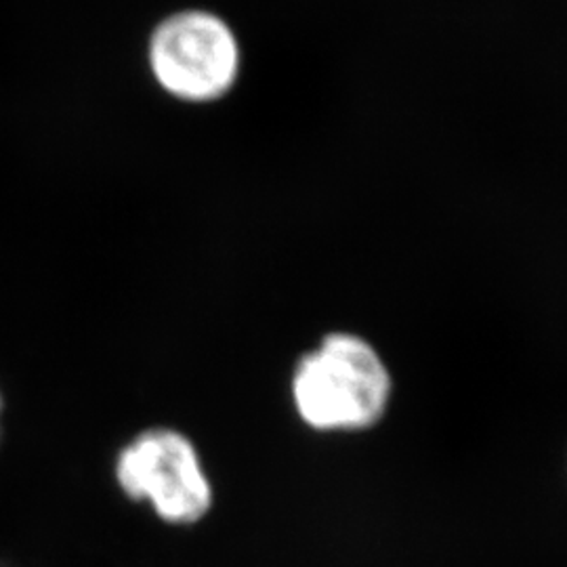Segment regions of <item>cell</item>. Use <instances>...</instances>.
<instances>
[{
    "label": "cell",
    "instance_id": "obj_1",
    "mask_svg": "<svg viewBox=\"0 0 567 567\" xmlns=\"http://www.w3.org/2000/svg\"><path fill=\"white\" fill-rule=\"evenodd\" d=\"M391 393L389 370L372 344L353 334H330L301 358L292 374V400L316 431H358L374 425Z\"/></svg>",
    "mask_w": 567,
    "mask_h": 567
},
{
    "label": "cell",
    "instance_id": "obj_2",
    "mask_svg": "<svg viewBox=\"0 0 567 567\" xmlns=\"http://www.w3.org/2000/svg\"><path fill=\"white\" fill-rule=\"evenodd\" d=\"M114 482L166 526H198L215 505L200 450L175 426H147L133 435L114 458Z\"/></svg>",
    "mask_w": 567,
    "mask_h": 567
},
{
    "label": "cell",
    "instance_id": "obj_3",
    "mask_svg": "<svg viewBox=\"0 0 567 567\" xmlns=\"http://www.w3.org/2000/svg\"><path fill=\"white\" fill-rule=\"evenodd\" d=\"M150 68L168 95L182 102H215L238 79L240 47L221 18L208 11H182L154 30Z\"/></svg>",
    "mask_w": 567,
    "mask_h": 567
},
{
    "label": "cell",
    "instance_id": "obj_4",
    "mask_svg": "<svg viewBox=\"0 0 567 567\" xmlns=\"http://www.w3.org/2000/svg\"><path fill=\"white\" fill-rule=\"evenodd\" d=\"M2 405H4V402H2V393H0V414H2Z\"/></svg>",
    "mask_w": 567,
    "mask_h": 567
}]
</instances>
